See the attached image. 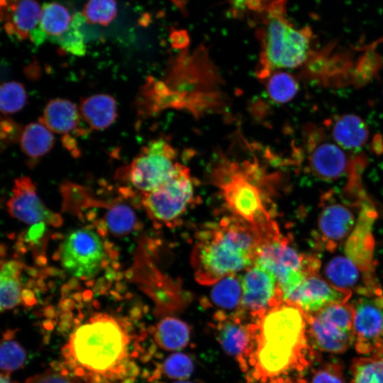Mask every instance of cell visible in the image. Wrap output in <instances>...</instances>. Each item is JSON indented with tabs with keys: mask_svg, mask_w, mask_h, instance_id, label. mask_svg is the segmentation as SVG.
<instances>
[{
	"mask_svg": "<svg viewBox=\"0 0 383 383\" xmlns=\"http://www.w3.org/2000/svg\"><path fill=\"white\" fill-rule=\"evenodd\" d=\"M252 320L248 383H309L318 352L309 340L306 313L284 301Z\"/></svg>",
	"mask_w": 383,
	"mask_h": 383,
	"instance_id": "1",
	"label": "cell"
},
{
	"mask_svg": "<svg viewBox=\"0 0 383 383\" xmlns=\"http://www.w3.org/2000/svg\"><path fill=\"white\" fill-rule=\"evenodd\" d=\"M131 323L99 313L79 324L62 354L69 372L86 383H133L139 368L133 360L141 340Z\"/></svg>",
	"mask_w": 383,
	"mask_h": 383,
	"instance_id": "2",
	"label": "cell"
},
{
	"mask_svg": "<svg viewBox=\"0 0 383 383\" xmlns=\"http://www.w3.org/2000/svg\"><path fill=\"white\" fill-rule=\"evenodd\" d=\"M262 241L257 228L233 216L206 226L197 235L191 256L196 280L212 285L248 269Z\"/></svg>",
	"mask_w": 383,
	"mask_h": 383,
	"instance_id": "3",
	"label": "cell"
},
{
	"mask_svg": "<svg viewBox=\"0 0 383 383\" xmlns=\"http://www.w3.org/2000/svg\"><path fill=\"white\" fill-rule=\"evenodd\" d=\"M287 3V0H258L251 11L259 23L257 36L261 51L256 75L262 79L276 71L301 66L311 52V29L299 28L289 20Z\"/></svg>",
	"mask_w": 383,
	"mask_h": 383,
	"instance_id": "4",
	"label": "cell"
},
{
	"mask_svg": "<svg viewBox=\"0 0 383 383\" xmlns=\"http://www.w3.org/2000/svg\"><path fill=\"white\" fill-rule=\"evenodd\" d=\"M265 172L255 161L221 157L213 179L233 216L257 228L264 237L278 229L266 208Z\"/></svg>",
	"mask_w": 383,
	"mask_h": 383,
	"instance_id": "5",
	"label": "cell"
},
{
	"mask_svg": "<svg viewBox=\"0 0 383 383\" xmlns=\"http://www.w3.org/2000/svg\"><path fill=\"white\" fill-rule=\"evenodd\" d=\"M254 264L276 277L284 301L309 275L318 273L321 265L318 257L299 252L280 232L262 243Z\"/></svg>",
	"mask_w": 383,
	"mask_h": 383,
	"instance_id": "6",
	"label": "cell"
},
{
	"mask_svg": "<svg viewBox=\"0 0 383 383\" xmlns=\"http://www.w3.org/2000/svg\"><path fill=\"white\" fill-rule=\"evenodd\" d=\"M306 315L309 340L318 352L340 354L354 345V311L351 303L331 305Z\"/></svg>",
	"mask_w": 383,
	"mask_h": 383,
	"instance_id": "7",
	"label": "cell"
},
{
	"mask_svg": "<svg viewBox=\"0 0 383 383\" xmlns=\"http://www.w3.org/2000/svg\"><path fill=\"white\" fill-rule=\"evenodd\" d=\"M182 165L172 145L165 139H157L143 147L126 171L131 185L143 194L163 185Z\"/></svg>",
	"mask_w": 383,
	"mask_h": 383,
	"instance_id": "8",
	"label": "cell"
},
{
	"mask_svg": "<svg viewBox=\"0 0 383 383\" xmlns=\"http://www.w3.org/2000/svg\"><path fill=\"white\" fill-rule=\"evenodd\" d=\"M194 194L193 178L189 168L183 165L163 185L143 194L142 204L155 223L172 227L193 201Z\"/></svg>",
	"mask_w": 383,
	"mask_h": 383,
	"instance_id": "9",
	"label": "cell"
},
{
	"mask_svg": "<svg viewBox=\"0 0 383 383\" xmlns=\"http://www.w3.org/2000/svg\"><path fill=\"white\" fill-rule=\"evenodd\" d=\"M354 311V346L363 355L383 354V292L380 287L357 294Z\"/></svg>",
	"mask_w": 383,
	"mask_h": 383,
	"instance_id": "10",
	"label": "cell"
},
{
	"mask_svg": "<svg viewBox=\"0 0 383 383\" xmlns=\"http://www.w3.org/2000/svg\"><path fill=\"white\" fill-rule=\"evenodd\" d=\"M104 257V247L98 235L89 229L72 231L62 243V265L76 278H92L101 268Z\"/></svg>",
	"mask_w": 383,
	"mask_h": 383,
	"instance_id": "11",
	"label": "cell"
},
{
	"mask_svg": "<svg viewBox=\"0 0 383 383\" xmlns=\"http://www.w3.org/2000/svg\"><path fill=\"white\" fill-rule=\"evenodd\" d=\"M213 323L216 338L225 353L233 357L244 372L248 370V357L253 343L255 325L246 315L218 311Z\"/></svg>",
	"mask_w": 383,
	"mask_h": 383,
	"instance_id": "12",
	"label": "cell"
},
{
	"mask_svg": "<svg viewBox=\"0 0 383 383\" xmlns=\"http://www.w3.org/2000/svg\"><path fill=\"white\" fill-rule=\"evenodd\" d=\"M242 287V299L238 311L252 319L284 302L276 277L257 265L254 264L245 270Z\"/></svg>",
	"mask_w": 383,
	"mask_h": 383,
	"instance_id": "13",
	"label": "cell"
},
{
	"mask_svg": "<svg viewBox=\"0 0 383 383\" xmlns=\"http://www.w3.org/2000/svg\"><path fill=\"white\" fill-rule=\"evenodd\" d=\"M6 206L13 218L28 224L43 223L55 227L62 224L61 216L43 204L37 194L35 184L28 177L15 179Z\"/></svg>",
	"mask_w": 383,
	"mask_h": 383,
	"instance_id": "14",
	"label": "cell"
},
{
	"mask_svg": "<svg viewBox=\"0 0 383 383\" xmlns=\"http://www.w3.org/2000/svg\"><path fill=\"white\" fill-rule=\"evenodd\" d=\"M377 213L368 197L362 201L355 225L345 240V256L362 271L374 273V238L372 229Z\"/></svg>",
	"mask_w": 383,
	"mask_h": 383,
	"instance_id": "15",
	"label": "cell"
},
{
	"mask_svg": "<svg viewBox=\"0 0 383 383\" xmlns=\"http://www.w3.org/2000/svg\"><path fill=\"white\" fill-rule=\"evenodd\" d=\"M353 206L348 201L323 199L318 218L316 239L324 249L333 251L352 232L355 223Z\"/></svg>",
	"mask_w": 383,
	"mask_h": 383,
	"instance_id": "16",
	"label": "cell"
},
{
	"mask_svg": "<svg viewBox=\"0 0 383 383\" xmlns=\"http://www.w3.org/2000/svg\"><path fill=\"white\" fill-rule=\"evenodd\" d=\"M352 295V292L334 287L316 273L309 275L284 301L311 314L331 305L348 303Z\"/></svg>",
	"mask_w": 383,
	"mask_h": 383,
	"instance_id": "17",
	"label": "cell"
},
{
	"mask_svg": "<svg viewBox=\"0 0 383 383\" xmlns=\"http://www.w3.org/2000/svg\"><path fill=\"white\" fill-rule=\"evenodd\" d=\"M1 18L6 32L18 40L30 38L39 26L41 7L36 0L1 1Z\"/></svg>",
	"mask_w": 383,
	"mask_h": 383,
	"instance_id": "18",
	"label": "cell"
},
{
	"mask_svg": "<svg viewBox=\"0 0 383 383\" xmlns=\"http://www.w3.org/2000/svg\"><path fill=\"white\" fill-rule=\"evenodd\" d=\"M344 150L334 142H318L312 147L309 155V166L312 174L327 182L345 175L349 162Z\"/></svg>",
	"mask_w": 383,
	"mask_h": 383,
	"instance_id": "19",
	"label": "cell"
},
{
	"mask_svg": "<svg viewBox=\"0 0 383 383\" xmlns=\"http://www.w3.org/2000/svg\"><path fill=\"white\" fill-rule=\"evenodd\" d=\"M324 273L334 287L352 292L379 285L374 273L362 271L346 256L333 257L326 265Z\"/></svg>",
	"mask_w": 383,
	"mask_h": 383,
	"instance_id": "20",
	"label": "cell"
},
{
	"mask_svg": "<svg viewBox=\"0 0 383 383\" xmlns=\"http://www.w3.org/2000/svg\"><path fill=\"white\" fill-rule=\"evenodd\" d=\"M39 121L52 132L64 135L72 133L81 136L89 133L87 128L82 123L81 114L77 106L64 99L48 101Z\"/></svg>",
	"mask_w": 383,
	"mask_h": 383,
	"instance_id": "21",
	"label": "cell"
},
{
	"mask_svg": "<svg viewBox=\"0 0 383 383\" xmlns=\"http://www.w3.org/2000/svg\"><path fill=\"white\" fill-rule=\"evenodd\" d=\"M333 140L343 150H353L363 147L369 138V128L360 116L345 113L336 116L331 123Z\"/></svg>",
	"mask_w": 383,
	"mask_h": 383,
	"instance_id": "22",
	"label": "cell"
},
{
	"mask_svg": "<svg viewBox=\"0 0 383 383\" xmlns=\"http://www.w3.org/2000/svg\"><path fill=\"white\" fill-rule=\"evenodd\" d=\"M79 112L89 128L101 131L115 121L117 105L115 99L109 94H94L81 100Z\"/></svg>",
	"mask_w": 383,
	"mask_h": 383,
	"instance_id": "23",
	"label": "cell"
},
{
	"mask_svg": "<svg viewBox=\"0 0 383 383\" xmlns=\"http://www.w3.org/2000/svg\"><path fill=\"white\" fill-rule=\"evenodd\" d=\"M191 329L184 321L173 316L162 318L153 328V338L157 345L167 351L185 348L190 340Z\"/></svg>",
	"mask_w": 383,
	"mask_h": 383,
	"instance_id": "24",
	"label": "cell"
},
{
	"mask_svg": "<svg viewBox=\"0 0 383 383\" xmlns=\"http://www.w3.org/2000/svg\"><path fill=\"white\" fill-rule=\"evenodd\" d=\"M54 143L52 132L40 121L26 126L20 138L22 151L33 160L45 155L52 149Z\"/></svg>",
	"mask_w": 383,
	"mask_h": 383,
	"instance_id": "25",
	"label": "cell"
},
{
	"mask_svg": "<svg viewBox=\"0 0 383 383\" xmlns=\"http://www.w3.org/2000/svg\"><path fill=\"white\" fill-rule=\"evenodd\" d=\"M22 264L10 260L1 264L0 274L1 311L13 309L22 299L20 274Z\"/></svg>",
	"mask_w": 383,
	"mask_h": 383,
	"instance_id": "26",
	"label": "cell"
},
{
	"mask_svg": "<svg viewBox=\"0 0 383 383\" xmlns=\"http://www.w3.org/2000/svg\"><path fill=\"white\" fill-rule=\"evenodd\" d=\"M210 299L211 302L218 308V311L235 310L237 311L240 305L243 287L242 278L237 274L228 275L213 284Z\"/></svg>",
	"mask_w": 383,
	"mask_h": 383,
	"instance_id": "27",
	"label": "cell"
},
{
	"mask_svg": "<svg viewBox=\"0 0 383 383\" xmlns=\"http://www.w3.org/2000/svg\"><path fill=\"white\" fill-rule=\"evenodd\" d=\"M72 17L68 9L57 2L43 4L41 9L39 26L47 37L53 39L63 34L70 27Z\"/></svg>",
	"mask_w": 383,
	"mask_h": 383,
	"instance_id": "28",
	"label": "cell"
},
{
	"mask_svg": "<svg viewBox=\"0 0 383 383\" xmlns=\"http://www.w3.org/2000/svg\"><path fill=\"white\" fill-rule=\"evenodd\" d=\"M350 383H383V356L365 355L353 360Z\"/></svg>",
	"mask_w": 383,
	"mask_h": 383,
	"instance_id": "29",
	"label": "cell"
},
{
	"mask_svg": "<svg viewBox=\"0 0 383 383\" xmlns=\"http://www.w3.org/2000/svg\"><path fill=\"white\" fill-rule=\"evenodd\" d=\"M267 82V91L270 98L278 104H285L297 94L299 86L296 78L290 73L279 70L272 73Z\"/></svg>",
	"mask_w": 383,
	"mask_h": 383,
	"instance_id": "30",
	"label": "cell"
},
{
	"mask_svg": "<svg viewBox=\"0 0 383 383\" xmlns=\"http://www.w3.org/2000/svg\"><path fill=\"white\" fill-rule=\"evenodd\" d=\"M86 19L82 13L77 12L73 16L68 29L51 42L57 43L70 54L82 56L86 53L85 37L81 30Z\"/></svg>",
	"mask_w": 383,
	"mask_h": 383,
	"instance_id": "31",
	"label": "cell"
},
{
	"mask_svg": "<svg viewBox=\"0 0 383 383\" xmlns=\"http://www.w3.org/2000/svg\"><path fill=\"white\" fill-rule=\"evenodd\" d=\"M194 370V361L189 355L183 353H174L165 358L154 375L158 378L160 374H163L171 379L187 380Z\"/></svg>",
	"mask_w": 383,
	"mask_h": 383,
	"instance_id": "32",
	"label": "cell"
},
{
	"mask_svg": "<svg viewBox=\"0 0 383 383\" xmlns=\"http://www.w3.org/2000/svg\"><path fill=\"white\" fill-rule=\"evenodd\" d=\"M109 231L116 236L128 234L135 227L136 218L133 211L123 204H113L106 216Z\"/></svg>",
	"mask_w": 383,
	"mask_h": 383,
	"instance_id": "33",
	"label": "cell"
},
{
	"mask_svg": "<svg viewBox=\"0 0 383 383\" xmlns=\"http://www.w3.org/2000/svg\"><path fill=\"white\" fill-rule=\"evenodd\" d=\"M86 22L107 26L117 15L116 0H88L82 12Z\"/></svg>",
	"mask_w": 383,
	"mask_h": 383,
	"instance_id": "34",
	"label": "cell"
},
{
	"mask_svg": "<svg viewBox=\"0 0 383 383\" xmlns=\"http://www.w3.org/2000/svg\"><path fill=\"white\" fill-rule=\"evenodd\" d=\"M27 100L24 86L18 82H8L1 87L0 106L4 114L20 111L26 105Z\"/></svg>",
	"mask_w": 383,
	"mask_h": 383,
	"instance_id": "35",
	"label": "cell"
},
{
	"mask_svg": "<svg viewBox=\"0 0 383 383\" xmlns=\"http://www.w3.org/2000/svg\"><path fill=\"white\" fill-rule=\"evenodd\" d=\"M0 348V366L3 373L10 374L23 367L26 354L21 345L11 339L4 338Z\"/></svg>",
	"mask_w": 383,
	"mask_h": 383,
	"instance_id": "36",
	"label": "cell"
},
{
	"mask_svg": "<svg viewBox=\"0 0 383 383\" xmlns=\"http://www.w3.org/2000/svg\"><path fill=\"white\" fill-rule=\"evenodd\" d=\"M343 372L340 362L327 361L312 370L309 383H346Z\"/></svg>",
	"mask_w": 383,
	"mask_h": 383,
	"instance_id": "37",
	"label": "cell"
},
{
	"mask_svg": "<svg viewBox=\"0 0 383 383\" xmlns=\"http://www.w3.org/2000/svg\"><path fill=\"white\" fill-rule=\"evenodd\" d=\"M25 383H82V379L62 369H48L46 371L28 378Z\"/></svg>",
	"mask_w": 383,
	"mask_h": 383,
	"instance_id": "38",
	"label": "cell"
},
{
	"mask_svg": "<svg viewBox=\"0 0 383 383\" xmlns=\"http://www.w3.org/2000/svg\"><path fill=\"white\" fill-rule=\"evenodd\" d=\"M22 131L20 126L12 119L1 118L0 137L2 143L8 145L20 140Z\"/></svg>",
	"mask_w": 383,
	"mask_h": 383,
	"instance_id": "39",
	"label": "cell"
},
{
	"mask_svg": "<svg viewBox=\"0 0 383 383\" xmlns=\"http://www.w3.org/2000/svg\"><path fill=\"white\" fill-rule=\"evenodd\" d=\"M253 0H228L230 11L235 18H243L249 12V8Z\"/></svg>",
	"mask_w": 383,
	"mask_h": 383,
	"instance_id": "40",
	"label": "cell"
},
{
	"mask_svg": "<svg viewBox=\"0 0 383 383\" xmlns=\"http://www.w3.org/2000/svg\"><path fill=\"white\" fill-rule=\"evenodd\" d=\"M45 224V223H40L33 226L28 233V239L34 240L39 238L44 232Z\"/></svg>",
	"mask_w": 383,
	"mask_h": 383,
	"instance_id": "41",
	"label": "cell"
},
{
	"mask_svg": "<svg viewBox=\"0 0 383 383\" xmlns=\"http://www.w3.org/2000/svg\"><path fill=\"white\" fill-rule=\"evenodd\" d=\"M22 299L28 305H33L35 301L34 294L28 289H23L22 291Z\"/></svg>",
	"mask_w": 383,
	"mask_h": 383,
	"instance_id": "42",
	"label": "cell"
},
{
	"mask_svg": "<svg viewBox=\"0 0 383 383\" xmlns=\"http://www.w3.org/2000/svg\"><path fill=\"white\" fill-rule=\"evenodd\" d=\"M9 376L10 374L1 372L0 383H11Z\"/></svg>",
	"mask_w": 383,
	"mask_h": 383,
	"instance_id": "43",
	"label": "cell"
},
{
	"mask_svg": "<svg viewBox=\"0 0 383 383\" xmlns=\"http://www.w3.org/2000/svg\"><path fill=\"white\" fill-rule=\"evenodd\" d=\"M172 383H199V382H192V381H187V380H178V381L174 382Z\"/></svg>",
	"mask_w": 383,
	"mask_h": 383,
	"instance_id": "44",
	"label": "cell"
},
{
	"mask_svg": "<svg viewBox=\"0 0 383 383\" xmlns=\"http://www.w3.org/2000/svg\"><path fill=\"white\" fill-rule=\"evenodd\" d=\"M1 1H6V0H1Z\"/></svg>",
	"mask_w": 383,
	"mask_h": 383,
	"instance_id": "45",
	"label": "cell"
}]
</instances>
